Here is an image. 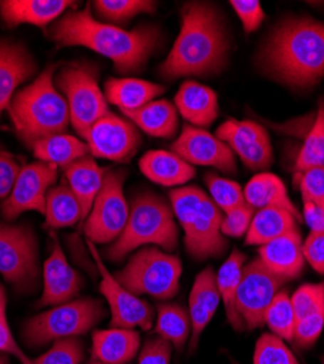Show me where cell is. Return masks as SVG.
Listing matches in <instances>:
<instances>
[{
	"label": "cell",
	"mask_w": 324,
	"mask_h": 364,
	"mask_svg": "<svg viewBox=\"0 0 324 364\" xmlns=\"http://www.w3.org/2000/svg\"><path fill=\"white\" fill-rule=\"evenodd\" d=\"M253 364H300L286 343L272 332L263 333L254 347Z\"/></svg>",
	"instance_id": "cell-39"
},
{
	"label": "cell",
	"mask_w": 324,
	"mask_h": 364,
	"mask_svg": "<svg viewBox=\"0 0 324 364\" xmlns=\"http://www.w3.org/2000/svg\"><path fill=\"white\" fill-rule=\"evenodd\" d=\"M172 346L161 337L150 338L139 353V364H169Z\"/></svg>",
	"instance_id": "cell-46"
},
{
	"label": "cell",
	"mask_w": 324,
	"mask_h": 364,
	"mask_svg": "<svg viewBox=\"0 0 324 364\" xmlns=\"http://www.w3.org/2000/svg\"><path fill=\"white\" fill-rule=\"evenodd\" d=\"M246 265V255L239 250H234L216 272V284L224 303L225 314L235 331H243L244 322L235 309V299L243 277V268Z\"/></svg>",
	"instance_id": "cell-32"
},
{
	"label": "cell",
	"mask_w": 324,
	"mask_h": 364,
	"mask_svg": "<svg viewBox=\"0 0 324 364\" xmlns=\"http://www.w3.org/2000/svg\"><path fill=\"white\" fill-rule=\"evenodd\" d=\"M86 245L101 276L100 291L105 297L110 306V325L114 328H140L143 331H150L154 323V309L150 306V303H146L139 296L133 294L123 284L117 282V279L111 274L107 265L104 264L95 244L86 239Z\"/></svg>",
	"instance_id": "cell-12"
},
{
	"label": "cell",
	"mask_w": 324,
	"mask_h": 364,
	"mask_svg": "<svg viewBox=\"0 0 324 364\" xmlns=\"http://www.w3.org/2000/svg\"><path fill=\"white\" fill-rule=\"evenodd\" d=\"M164 92L165 87L162 85L135 77H113L105 82L107 101L119 107L123 112L136 111L148 105Z\"/></svg>",
	"instance_id": "cell-26"
},
{
	"label": "cell",
	"mask_w": 324,
	"mask_h": 364,
	"mask_svg": "<svg viewBox=\"0 0 324 364\" xmlns=\"http://www.w3.org/2000/svg\"><path fill=\"white\" fill-rule=\"evenodd\" d=\"M254 216V208L247 203L234 208L222 216L221 230L226 237H241L246 236L250 223Z\"/></svg>",
	"instance_id": "cell-44"
},
{
	"label": "cell",
	"mask_w": 324,
	"mask_h": 364,
	"mask_svg": "<svg viewBox=\"0 0 324 364\" xmlns=\"http://www.w3.org/2000/svg\"><path fill=\"white\" fill-rule=\"evenodd\" d=\"M258 65L285 86L303 90L318 85L324 77V23L313 18L281 22L261 46Z\"/></svg>",
	"instance_id": "cell-1"
},
{
	"label": "cell",
	"mask_w": 324,
	"mask_h": 364,
	"mask_svg": "<svg viewBox=\"0 0 324 364\" xmlns=\"http://www.w3.org/2000/svg\"><path fill=\"white\" fill-rule=\"evenodd\" d=\"M46 225L50 229H63L75 226L79 220H83L82 208L68 187L66 182L54 186L48 190L46 197Z\"/></svg>",
	"instance_id": "cell-33"
},
{
	"label": "cell",
	"mask_w": 324,
	"mask_h": 364,
	"mask_svg": "<svg viewBox=\"0 0 324 364\" xmlns=\"http://www.w3.org/2000/svg\"><path fill=\"white\" fill-rule=\"evenodd\" d=\"M303 254L313 269L324 274V232H310L303 242Z\"/></svg>",
	"instance_id": "cell-49"
},
{
	"label": "cell",
	"mask_w": 324,
	"mask_h": 364,
	"mask_svg": "<svg viewBox=\"0 0 324 364\" xmlns=\"http://www.w3.org/2000/svg\"><path fill=\"white\" fill-rule=\"evenodd\" d=\"M296 323L297 319L296 314H293L291 297L286 291H279L264 314V325H268L273 336L279 337L285 343H292Z\"/></svg>",
	"instance_id": "cell-36"
},
{
	"label": "cell",
	"mask_w": 324,
	"mask_h": 364,
	"mask_svg": "<svg viewBox=\"0 0 324 364\" xmlns=\"http://www.w3.org/2000/svg\"><path fill=\"white\" fill-rule=\"evenodd\" d=\"M140 348V336L135 329L114 328L95 331L93 336V358L104 364H127Z\"/></svg>",
	"instance_id": "cell-23"
},
{
	"label": "cell",
	"mask_w": 324,
	"mask_h": 364,
	"mask_svg": "<svg viewBox=\"0 0 324 364\" xmlns=\"http://www.w3.org/2000/svg\"><path fill=\"white\" fill-rule=\"evenodd\" d=\"M300 222L296 215L285 208L266 207L257 210L246 233V244L261 247L289 232L300 230Z\"/></svg>",
	"instance_id": "cell-28"
},
{
	"label": "cell",
	"mask_w": 324,
	"mask_h": 364,
	"mask_svg": "<svg viewBox=\"0 0 324 364\" xmlns=\"http://www.w3.org/2000/svg\"><path fill=\"white\" fill-rule=\"evenodd\" d=\"M0 276L19 290L38 279V244L31 228L0 222Z\"/></svg>",
	"instance_id": "cell-11"
},
{
	"label": "cell",
	"mask_w": 324,
	"mask_h": 364,
	"mask_svg": "<svg viewBox=\"0 0 324 364\" xmlns=\"http://www.w3.org/2000/svg\"><path fill=\"white\" fill-rule=\"evenodd\" d=\"M157 336L168 341L177 350H183L189 337H192V321L189 311L180 305L165 303L158 308Z\"/></svg>",
	"instance_id": "cell-34"
},
{
	"label": "cell",
	"mask_w": 324,
	"mask_h": 364,
	"mask_svg": "<svg viewBox=\"0 0 324 364\" xmlns=\"http://www.w3.org/2000/svg\"><path fill=\"white\" fill-rule=\"evenodd\" d=\"M229 5L240 18L244 31L249 34L257 31L266 16L258 0H232Z\"/></svg>",
	"instance_id": "cell-45"
},
{
	"label": "cell",
	"mask_w": 324,
	"mask_h": 364,
	"mask_svg": "<svg viewBox=\"0 0 324 364\" xmlns=\"http://www.w3.org/2000/svg\"><path fill=\"white\" fill-rule=\"evenodd\" d=\"M206 186H208L211 200L221 211H224V215L246 204L244 190L232 179L209 173L206 175Z\"/></svg>",
	"instance_id": "cell-38"
},
{
	"label": "cell",
	"mask_w": 324,
	"mask_h": 364,
	"mask_svg": "<svg viewBox=\"0 0 324 364\" xmlns=\"http://www.w3.org/2000/svg\"><path fill=\"white\" fill-rule=\"evenodd\" d=\"M57 181V168L34 162L22 166L14 188L6 200L0 205L2 216L6 220H15L25 211H38L46 213V197Z\"/></svg>",
	"instance_id": "cell-15"
},
{
	"label": "cell",
	"mask_w": 324,
	"mask_h": 364,
	"mask_svg": "<svg viewBox=\"0 0 324 364\" xmlns=\"http://www.w3.org/2000/svg\"><path fill=\"white\" fill-rule=\"evenodd\" d=\"M83 141L95 158L126 164L140 146V134L132 121L108 112L88 130Z\"/></svg>",
	"instance_id": "cell-14"
},
{
	"label": "cell",
	"mask_w": 324,
	"mask_h": 364,
	"mask_svg": "<svg viewBox=\"0 0 324 364\" xmlns=\"http://www.w3.org/2000/svg\"><path fill=\"white\" fill-rule=\"evenodd\" d=\"M311 168H324V101L318 102V109L305 134L303 147L296 161V173Z\"/></svg>",
	"instance_id": "cell-35"
},
{
	"label": "cell",
	"mask_w": 324,
	"mask_h": 364,
	"mask_svg": "<svg viewBox=\"0 0 324 364\" xmlns=\"http://www.w3.org/2000/svg\"><path fill=\"white\" fill-rule=\"evenodd\" d=\"M179 245V225L172 208L158 196H136L123 233L107 250L110 261L119 262L127 254L145 247L172 252Z\"/></svg>",
	"instance_id": "cell-5"
},
{
	"label": "cell",
	"mask_w": 324,
	"mask_h": 364,
	"mask_svg": "<svg viewBox=\"0 0 324 364\" xmlns=\"http://www.w3.org/2000/svg\"><path fill=\"white\" fill-rule=\"evenodd\" d=\"M244 198L246 203L254 210L279 207L291 211L292 215H296L300 220H303L300 211L288 196L283 181L273 173L260 172L254 175L244 188Z\"/></svg>",
	"instance_id": "cell-29"
},
{
	"label": "cell",
	"mask_w": 324,
	"mask_h": 364,
	"mask_svg": "<svg viewBox=\"0 0 324 364\" xmlns=\"http://www.w3.org/2000/svg\"><path fill=\"white\" fill-rule=\"evenodd\" d=\"M43 294L38 306H58L72 301L83 287L79 272L69 264L61 244L54 237L50 257L43 268Z\"/></svg>",
	"instance_id": "cell-18"
},
{
	"label": "cell",
	"mask_w": 324,
	"mask_h": 364,
	"mask_svg": "<svg viewBox=\"0 0 324 364\" xmlns=\"http://www.w3.org/2000/svg\"><path fill=\"white\" fill-rule=\"evenodd\" d=\"M139 168L146 178L164 187L184 186L194 176V168L174 151L151 150L139 161Z\"/></svg>",
	"instance_id": "cell-25"
},
{
	"label": "cell",
	"mask_w": 324,
	"mask_h": 364,
	"mask_svg": "<svg viewBox=\"0 0 324 364\" xmlns=\"http://www.w3.org/2000/svg\"><path fill=\"white\" fill-rule=\"evenodd\" d=\"M291 303L297 321L324 308V283L301 286L291 296Z\"/></svg>",
	"instance_id": "cell-41"
},
{
	"label": "cell",
	"mask_w": 324,
	"mask_h": 364,
	"mask_svg": "<svg viewBox=\"0 0 324 364\" xmlns=\"http://www.w3.org/2000/svg\"><path fill=\"white\" fill-rule=\"evenodd\" d=\"M65 178L68 187L80 204L83 219H86L103 187L104 171L91 156H85L65 168Z\"/></svg>",
	"instance_id": "cell-27"
},
{
	"label": "cell",
	"mask_w": 324,
	"mask_h": 364,
	"mask_svg": "<svg viewBox=\"0 0 324 364\" xmlns=\"http://www.w3.org/2000/svg\"><path fill=\"white\" fill-rule=\"evenodd\" d=\"M169 200L189 255L197 261L219 257L228 242L221 230V210L211 197L199 187H182L169 193Z\"/></svg>",
	"instance_id": "cell-6"
},
{
	"label": "cell",
	"mask_w": 324,
	"mask_h": 364,
	"mask_svg": "<svg viewBox=\"0 0 324 364\" xmlns=\"http://www.w3.org/2000/svg\"><path fill=\"white\" fill-rule=\"evenodd\" d=\"M88 364H104V363H100V361H97V360H93V361H90Z\"/></svg>",
	"instance_id": "cell-53"
},
{
	"label": "cell",
	"mask_w": 324,
	"mask_h": 364,
	"mask_svg": "<svg viewBox=\"0 0 324 364\" xmlns=\"http://www.w3.org/2000/svg\"><path fill=\"white\" fill-rule=\"evenodd\" d=\"M37 70V65L21 44L0 43V115L9 108L15 90Z\"/></svg>",
	"instance_id": "cell-21"
},
{
	"label": "cell",
	"mask_w": 324,
	"mask_h": 364,
	"mask_svg": "<svg viewBox=\"0 0 324 364\" xmlns=\"http://www.w3.org/2000/svg\"><path fill=\"white\" fill-rule=\"evenodd\" d=\"M171 151L192 166H211L225 173L237 172V161L228 144L216 134L190 124L183 127L172 143Z\"/></svg>",
	"instance_id": "cell-17"
},
{
	"label": "cell",
	"mask_w": 324,
	"mask_h": 364,
	"mask_svg": "<svg viewBox=\"0 0 324 364\" xmlns=\"http://www.w3.org/2000/svg\"><path fill=\"white\" fill-rule=\"evenodd\" d=\"M143 133L169 139L179 130V111L167 100H155L136 111L123 112Z\"/></svg>",
	"instance_id": "cell-30"
},
{
	"label": "cell",
	"mask_w": 324,
	"mask_h": 364,
	"mask_svg": "<svg viewBox=\"0 0 324 364\" xmlns=\"http://www.w3.org/2000/svg\"><path fill=\"white\" fill-rule=\"evenodd\" d=\"M103 316L101 301L95 299L72 300L28 319L23 325L22 337L28 347H43L57 340L83 336Z\"/></svg>",
	"instance_id": "cell-7"
},
{
	"label": "cell",
	"mask_w": 324,
	"mask_h": 364,
	"mask_svg": "<svg viewBox=\"0 0 324 364\" xmlns=\"http://www.w3.org/2000/svg\"><path fill=\"white\" fill-rule=\"evenodd\" d=\"M93 5L103 19L126 22L139 14L154 12L157 4L150 0H97Z\"/></svg>",
	"instance_id": "cell-37"
},
{
	"label": "cell",
	"mask_w": 324,
	"mask_h": 364,
	"mask_svg": "<svg viewBox=\"0 0 324 364\" xmlns=\"http://www.w3.org/2000/svg\"><path fill=\"white\" fill-rule=\"evenodd\" d=\"M0 311H6V294L2 286H0Z\"/></svg>",
	"instance_id": "cell-51"
},
{
	"label": "cell",
	"mask_w": 324,
	"mask_h": 364,
	"mask_svg": "<svg viewBox=\"0 0 324 364\" xmlns=\"http://www.w3.org/2000/svg\"><path fill=\"white\" fill-rule=\"evenodd\" d=\"M285 283L283 279L264 267L258 258L244 265L235 309L247 329L251 331L264 325V314Z\"/></svg>",
	"instance_id": "cell-13"
},
{
	"label": "cell",
	"mask_w": 324,
	"mask_h": 364,
	"mask_svg": "<svg viewBox=\"0 0 324 364\" xmlns=\"http://www.w3.org/2000/svg\"><path fill=\"white\" fill-rule=\"evenodd\" d=\"M229 41L218 11L209 4L183 6L182 29L160 73L165 79L212 76L226 63Z\"/></svg>",
	"instance_id": "cell-3"
},
{
	"label": "cell",
	"mask_w": 324,
	"mask_h": 364,
	"mask_svg": "<svg viewBox=\"0 0 324 364\" xmlns=\"http://www.w3.org/2000/svg\"><path fill=\"white\" fill-rule=\"evenodd\" d=\"M85 346L75 337L54 341L44 354L34 360V364H82Z\"/></svg>",
	"instance_id": "cell-40"
},
{
	"label": "cell",
	"mask_w": 324,
	"mask_h": 364,
	"mask_svg": "<svg viewBox=\"0 0 324 364\" xmlns=\"http://www.w3.org/2000/svg\"><path fill=\"white\" fill-rule=\"evenodd\" d=\"M235 156L253 171L266 169L273 162V150L268 130L249 119H226L216 130Z\"/></svg>",
	"instance_id": "cell-16"
},
{
	"label": "cell",
	"mask_w": 324,
	"mask_h": 364,
	"mask_svg": "<svg viewBox=\"0 0 324 364\" xmlns=\"http://www.w3.org/2000/svg\"><path fill=\"white\" fill-rule=\"evenodd\" d=\"M0 364H9V355L0 353Z\"/></svg>",
	"instance_id": "cell-52"
},
{
	"label": "cell",
	"mask_w": 324,
	"mask_h": 364,
	"mask_svg": "<svg viewBox=\"0 0 324 364\" xmlns=\"http://www.w3.org/2000/svg\"><path fill=\"white\" fill-rule=\"evenodd\" d=\"M0 353L15 357L21 364H34V360L18 346L6 319V311H0Z\"/></svg>",
	"instance_id": "cell-48"
},
{
	"label": "cell",
	"mask_w": 324,
	"mask_h": 364,
	"mask_svg": "<svg viewBox=\"0 0 324 364\" xmlns=\"http://www.w3.org/2000/svg\"><path fill=\"white\" fill-rule=\"evenodd\" d=\"M175 108L193 127H209L219 115L215 90L194 80H186L175 95Z\"/></svg>",
	"instance_id": "cell-22"
},
{
	"label": "cell",
	"mask_w": 324,
	"mask_h": 364,
	"mask_svg": "<svg viewBox=\"0 0 324 364\" xmlns=\"http://www.w3.org/2000/svg\"><path fill=\"white\" fill-rule=\"evenodd\" d=\"M69 6L73 4L68 0H2L0 15L9 26L29 23L44 28Z\"/></svg>",
	"instance_id": "cell-24"
},
{
	"label": "cell",
	"mask_w": 324,
	"mask_h": 364,
	"mask_svg": "<svg viewBox=\"0 0 324 364\" xmlns=\"http://www.w3.org/2000/svg\"><path fill=\"white\" fill-rule=\"evenodd\" d=\"M296 186L301 191L303 201H313L324 207V168H311L296 173Z\"/></svg>",
	"instance_id": "cell-43"
},
{
	"label": "cell",
	"mask_w": 324,
	"mask_h": 364,
	"mask_svg": "<svg viewBox=\"0 0 324 364\" xmlns=\"http://www.w3.org/2000/svg\"><path fill=\"white\" fill-rule=\"evenodd\" d=\"M54 70L56 66H48L31 85L15 94L8 108L19 139L28 147L63 133L70 123L68 102L54 86Z\"/></svg>",
	"instance_id": "cell-4"
},
{
	"label": "cell",
	"mask_w": 324,
	"mask_h": 364,
	"mask_svg": "<svg viewBox=\"0 0 324 364\" xmlns=\"http://www.w3.org/2000/svg\"><path fill=\"white\" fill-rule=\"evenodd\" d=\"M303 203H304L303 219L310 228V232H324V207L313 201H303Z\"/></svg>",
	"instance_id": "cell-50"
},
{
	"label": "cell",
	"mask_w": 324,
	"mask_h": 364,
	"mask_svg": "<svg viewBox=\"0 0 324 364\" xmlns=\"http://www.w3.org/2000/svg\"><path fill=\"white\" fill-rule=\"evenodd\" d=\"M22 169L18 158L0 150V198H5L11 194L15 181Z\"/></svg>",
	"instance_id": "cell-47"
},
{
	"label": "cell",
	"mask_w": 324,
	"mask_h": 364,
	"mask_svg": "<svg viewBox=\"0 0 324 364\" xmlns=\"http://www.w3.org/2000/svg\"><path fill=\"white\" fill-rule=\"evenodd\" d=\"M31 150L40 162L50 164L56 168H68L90 154V149L85 141L65 133L38 140L31 146Z\"/></svg>",
	"instance_id": "cell-31"
},
{
	"label": "cell",
	"mask_w": 324,
	"mask_h": 364,
	"mask_svg": "<svg viewBox=\"0 0 324 364\" xmlns=\"http://www.w3.org/2000/svg\"><path fill=\"white\" fill-rule=\"evenodd\" d=\"M258 259L269 271L285 282L301 276L305 265L300 230L276 237L258 250Z\"/></svg>",
	"instance_id": "cell-19"
},
{
	"label": "cell",
	"mask_w": 324,
	"mask_h": 364,
	"mask_svg": "<svg viewBox=\"0 0 324 364\" xmlns=\"http://www.w3.org/2000/svg\"><path fill=\"white\" fill-rule=\"evenodd\" d=\"M182 272L179 257L157 247H145L114 277L136 296L168 300L179 293Z\"/></svg>",
	"instance_id": "cell-8"
},
{
	"label": "cell",
	"mask_w": 324,
	"mask_h": 364,
	"mask_svg": "<svg viewBox=\"0 0 324 364\" xmlns=\"http://www.w3.org/2000/svg\"><path fill=\"white\" fill-rule=\"evenodd\" d=\"M125 178L122 171H104L103 187L83 223L86 239L93 244H111L126 228L130 207L123 193Z\"/></svg>",
	"instance_id": "cell-10"
},
{
	"label": "cell",
	"mask_w": 324,
	"mask_h": 364,
	"mask_svg": "<svg viewBox=\"0 0 324 364\" xmlns=\"http://www.w3.org/2000/svg\"><path fill=\"white\" fill-rule=\"evenodd\" d=\"M323 328H324V308L297 321L296 329H293L292 343L297 346L298 350L310 348L320 338Z\"/></svg>",
	"instance_id": "cell-42"
},
{
	"label": "cell",
	"mask_w": 324,
	"mask_h": 364,
	"mask_svg": "<svg viewBox=\"0 0 324 364\" xmlns=\"http://www.w3.org/2000/svg\"><path fill=\"white\" fill-rule=\"evenodd\" d=\"M48 34L57 46H79L110 58L120 73L140 70L160 41V33L151 26L127 31L97 21L91 14V4L83 11L68 12L50 28Z\"/></svg>",
	"instance_id": "cell-2"
},
{
	"label": "cell",
	"mask_w": 324,
	"mask_h": 364,
	"mask_svg": "<svg viewBox=\"0 0 324 364\" xmlns=\"http://www.w3.org/2000/svg\"><path fill=\"white\" fill-rule=\"evenodd\" d=\"M56 85L68 102L70 124L85 139L88 130L110 112L97 69L91 65L65 66L56 75Z\"/></svg>",
	"instance_id": "cell-9"
},
{
	"label": "cell",
	"mask_w": 324,
	"mask_h": 364,
	"mask_svg": "<svg viewBox=\"0 0 324 364\" xmlns=\"http://www.w3.org/2000/svg\"><path fill=\"white\" fill-rule=\"evenodd\" d=\"M321 364H324V355L321 357Z\"/></svg>",
	"instance_id": "cell-54"
},
{
	"label": "cell",
	"mask_w": 324,
	"mask_h": 364,
	"mask_svg": "<svg viewBox=\"0 0 324 364\" xmlns=\"http://www.w3.org/2000/svg\"><path fill=\"white\" fill-rule=\"evenodd\" d=\"M219 301L221 294L216 284V272L208 267L196 276L189 297V315L192 321L190 351L196 350L203 331L214 319Z\"/></svg>",
	"instance_id": "cell-20"
}]
</instances>
